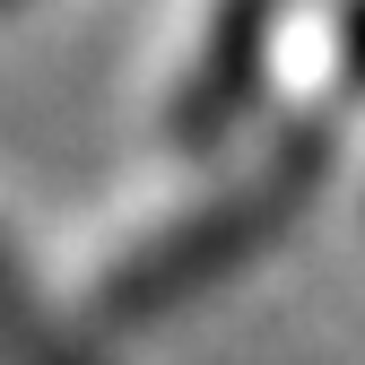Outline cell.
Wrapping results in <instances>:
<instances>
[{
  "mask_svg": "<svg viewBox=\"0 0 365 365\" xmlns=\"http://www.w3.org/2000/svg\"><path fill=\"white\" fill-rule=\"evenodd\" d=\"M269 18L279 0H217L200 43H192V70H182L174 105H165V130L174 148H217L226 122L252 105V78H261V53H269Z\"/></svg>",
  "mask_w": 365,
  "mask_h": 365,
  "instance_id": "obj_2",
  "label": "cell"
},
{
  "mask_svg": "<svg viewBox=\"0 0 365 365\" xmlns=\"http://www.w3.org/2000/svg\"><path fill=\"white\" fill-rule=\"evenodd\" d=\"M0 365H105V348L70 331L53 304L35 296V279L18 269V252L0 244Z\"/></svg>",
  "mask_w": 365,
  "mask_h": 365,
  "instance_id": "obj_3",
  "label": "cell"
},
{
  "mask_svg": "<svg viewBox=\"0 0 365 365\" xmlns=\"http://www.w3.org/2000/svg\"><path fill=\"white\" fill-rule=\"evenodd\" d=\"M313 182H322V130H296V140H279L261 165H244L226 192H209L200 209H182L174 226H157L148 244H130L105 269L96 313L113 331H130V322H165V313L200 304L209 287H226L244 261H261L304 217Z\"/></svg>",
  "mask_w": 365,
  "mask_h": 365,
  "instance_id": "obj_1",
  "label": "cell"
}]
</instances>
